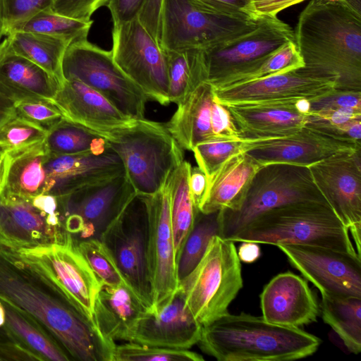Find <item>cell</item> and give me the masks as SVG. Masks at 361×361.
<instances>
[{"label":"cell","mask_w":361,"mask_h":361,"mask_svg":"<svg viewBox=\"0 0 361 361\" xmlns=\"http://www.w3.org/2000/svg\"><path fill=\"white\" fill-rule=\"evenodd\" d=\"M0 300L40 324L71 360L113 361L115 342L102 335L39 264L1 244Z\"/></svg>","instance_id":"1"},{"label":"cell","mask_w":361,"mask_h":361,"mask_svg":"<svg viewBox=\"0 0 361 361\" xmlns=\"http://www.w3.org/2000/svg\"><path fill=\"white\" fill-rule=\"evenodd\" d=\"M293 31L304 69L361 91V0H311Z\"/></svg>","instance_id":"2"},{"label":"cell","mask_w":361,"mask_h":361,"mask_svg":"<svg viewBox=\"0 0 361 361\" xmlns=\"http://www.w3.org/2000/svg\"><path fill=\"white\" fill-rule=\"evenodd\" d=\"M197 344L203 353L219 361H288L313 355L321 340L300 327L228 312L202 326Z\"/></svg>","instance_id":"3"},{"label":"cell","mask_w":361,"mask_h":361,"mask_svg":"<svg viewBox=\"0 0 361 361\" xmlns=\"http://www.w3.org/2000/svg\"><path fill=\"white\" fill-rule=\"evenodd\" d=\"M228 240L276 246L308 245L357 255L348 229L326 202H298L273 209Z\"/></svg>","instance_id":"4"},{"label":"cell","mask_w":361,"mask_h":361,"mask_svg":"<svg viewBox=\"0 0 361 361\" xmlns=\"http://www.w3.org/2000/svg\"><path fill=\"white\" fill-rule=\"evenodd\" d=\"M106 139L139 195L152 196L160 191L184 161L182 148L166 126L145 118L111 132Z\"/></svg>","instance_id":"5"},{"label":"cell","mask_w":361,"mask_h":361,"mask_svg":"<svg viewBox=\"0 0 361 361\" xmlns=\"http://www.w3.org/2000/svg\"><path fill=\"white\" fill-rule=\"evenodd\" d=\"M240 262L235 243L215 235L197 266L178 282L187 309L202 326L228 312L243 286Z\"/></svg>","instance_id":"6"},{"label":"cell","mask_w":361,"mask_h":361,"mask_svg":"<svg viewBox=\"0 0 361 361\" xmlns=\"http://www.w3.org/2000/svg\"><path fill=\"white\" fill-rule=\"evenodd\" d=\"M306 201L326 202L308 167L282 163L262 166L240 207L219 212V236L230 240L259 215L285 204Z\"/></svg>","instance_id":"7"},{"label":"cell","mask_w":361,"mask_h":361,"mask_svg":"<svg viewBox=\"0 0 361 361\" xmlns=\"http://www.w3.org/2000/svg\"><path fill=\"white\" fill-rule=\"evenodd\" d=\"M257 18H238L207 11L193 0H164L160 47L164 50H204L253 30Z\"/></svg>","instance_id":"8"},{"label":"cell","mask_w":361,"mask_h":361,"mask_svg":"<svg viewBox=\"0 0 361 361\" xmlns=\"http://www.w3.org/2000/svg\"><path fill=\"white\" fill-rule=\"evenodd\" d=\"M64 80H77L94 90L121 112L133 119L145 118L147 96L120 70L111 51L87 39L71 43L66 50Z\"/></svg>","instance_id":"9"},{"label":"cell","mask_w":361,"mask_h":361,"mask_svg":"<svg viewBox=\"0 0 361 361\" xmlns=\"http://www.w3.org/2000/svg\"><path fill=\"white\" fill-rule=\"evenodd\" d=\"M109 250L125 281L149 312L153 291L149 262V218L145 198L136 195L99 238Z\"/></svg>","instance_id":"10"},{"label":"cell","mask_w":361,"mask_h":361,"mask_svg":"<svg viewBox=\"0 0 361 361\" xmlns=\"http://www.w3.org/2000/svg\"><path fill=\"white\" fill-rule=\"evenodd\" d=\"M136 195L123 173L58 196L63 227L75 241L100 238Z\"/></svg>","instance_id":"11"},{"label":"cell","mask_w":361,"mask_h":361,"mask_svg":"<svg viewBox=\"0 0 361 361\" xmlns=\"http://www.w3.org/2000/svg\"><path fill=\"white\" fill-rule=\"evenodd\" d=\"M112 57L120 70L148 99L161 105L170 103L164 50L138 18L114 24Z\"/></svg>","instance_id":"12"},{"label":"cell","mask_w":361,"mask_h":361,"mask_svg":"<svg viewBox=\"0 0 361 361\" xmlns=\"http://www.w3.org/2000/svg\"><path fill=\"white\" fill-rule=\"evenodd\" d=\"M294 31L277 16L257 17L251 31L212 48L200 50L204 82L219 80L243 71L289 42Z\"/></svg>","instance_id":"13"},{"label":"cell","mask_w":361,"mask_h":361,"mask_svg":"<svg viewBox=\"0 0 361 361\" xmlns=\"http://www.w3.org/2000/svg\"><path fill=\"white\" fill-rule=\"evenodd\" d=\"M308 168L318 190L348 229L361 257V149L338 152Z\"/></svg>","instance_id":"14"},{"label":"cell","mask_w":361,"mask_h":361,"mask_svg":"<svg viewBox=\"0 0 361 361\" xmlns=\"http://www.w3.org/2000/svg\"><path fill=\"white\" fill-rule=\"evenodd\" d=\"M276 247L322 297L361 298V257L357 255L308 245Z\"/></svg>","instance_id":"15"},{"label":"cell","mask_w":361,"mask_h":361,"mask_svg":"<svg viewBox=\"0 0 361 361\" xmlns=\"http://www.w3.org/2000/svg\"><path fill=\"white\" fill-rule=\"evenodd\" d=\"M244 143L245 152L261 166L282 163L308 167L338 152L361 149V142L310 122L291 135Z\"/></svg>","instance_id":"16"},{"label":"cell","mask_w":361,"mask_h":361,"mask_svg":"<svg viewBox=\"0 0 361 361\" xmlns=\"http://www.w3.org/2000/svg\"><path fill=\"white\" fill-rule=\"evenodd\" d=\"M17 251L39 264L80 310L93 320L94 300L102 284L71 235L64 243Z\"/></svg>","instance_id":"17"},{"label":"cell","mask_w":361,"mask_h":361,"mask_svg":"<svg viewBox=\"0 0 361 361\" xmlns=\"http://www.w3.org/2000/svg\"><path fill=\"white\" fill-rule=\"evenodd\" d=\"M70 235L60 215H49L30 198L0 194V244L16 250L64 243Z\"/></svg>","instance_id":"18"},{"label":"cell","mask_w":361,"mask_h":361,"mask_svg":"<svg viewBox=\"0 0 361 361\" xmlns=\"http://www.w3.org/2000/svg\"><path fill=\"white\" fill-rule=\"evenodd\" d=\"M149 218L148 262L153 309L169 300L178 286L167 181L152 196H144Z\"/></svg>","instance_id":"19"},{"label":"cell","mask_w":361,"mask_h":361,"mask_svg":"<svg viewBox=\"0 0 361 361\" xmlns=\"http://www.w3.org/2000/svg\"><path fill=\"white\" fill-rule=\"evenodd\" d=\"M202 328L187 309L184 293L178 286L169 300L154 311H147L142 314L123 341L163 348L190 349L198 343Z\"/></svg>","instance_id":"20"},{"label":"cell","mask_w":361,"mask_h":361,"mask_svg":"<svg viewBox=\"0 0 361 361\" xmlns=\"http://www.w3.org/2000/svg\"><path fill=\"white\" fill-rule=\"evenodd\" d=\"M336 87L332 79L316 76L302 67L250 82L214 89V100L223 105L276 100L317 99Z\"/></svg>","instance_id":"21"},{"label":"cell","mask_w":361,"mask_h":361,"mask_svg":"<svg viewBox=\"0 0 361 361\" xmlns=\"http://www.w3.org/2000/svg\"><path fill=\"white\" fill-rule=\"evenodd\" d=\"M262 317L269 322L300 327L317 322V299L305 279L286 271L275 276L260 294Z\"/></svg>","instance_id":"22"},{"label":"cell","mask_w":361,"mask_h":361,"mask_svg":"<svg viewBox=\"0 0 361 361\" xmlns=\"http://www.w3.org/2000/svg\"><path fill=\"white\" fill-rule=\"evenodd\" d=\"M299 99L224 105L245 142H257L291 135L303 127L309 114L297 108Z\"/></svg>","instance_id":"23"},{"label":"cell","mask_w":361,"mask_h":361,"mask_svg":"<svg viewBox=\"0 0 361 361\" xmlns=\"http://www.w3.org/2000/svg\"><path fill=\"white\" fill-rule=\"evenodd\" d=\"M44 165L52 183L48 194L56 197L126 173L121 158L109 145L101 151L72 155L49 154Z\"/></svg>","instance_id":"24"},{"label":"cell","mask_w":361,"mask_h":361,"mask_svg":"<svg viewBox=\"0 0 361 361\" xmlns=\"http://www.w3.org/2000/svg\"><path fill=\"white\" fill-rule=\"evenodd\" d=\"M52 101L66 118L105 139L111 132L137 120L126 116L101 94L77 80H65Z\"/></svg>","instance_id":"25"},{"label":"cell","mask_w":361,"mask_h":361,"mask_svg":"<svg viewBox=\"0 0 361 361\" xmlns=\"http://www.w3.org/2000/svg\"><path fill=\"white\" fill-rule=\"evenodd\" d=\"M61 85L40 66L13 52L6 37L0 42V92L14 103L31 97L52 100Z\"/></svg>","instance_id":"26"},{"label":"cell","mask_w":361,"mask_h":361,"mask_svg":"<svg viewBox=\"0 0 361 361\" xmlns=\"http://www.w3.org/2000/svg\"><path fill=\"white\" fill-rule=\"evenodd\" d=\"M147 311L130 286L102 285L93 307V321L106 339L123 341L136 321Z\"/></svg>","instance_id":"27"},{"label":"cell","mask_w":361,"mask_h":361,"mask_svg":"<svg viewBox=\"0 0 361 361\" xmlns=\"http://www.w3.org/2000/svg\"><path fill=\"white\" fill-rule=\"evenodd\" d=\"M214 101L213 87L202 82L178 104L165 126L182 149L192 151L197 144L215 137L211 125Z\"/></svg>","instance_id":"28"},{"label":"cell","mask_w":361,"mask_h":361,"mask_svg":"<svg viewBox=\"0 0 361 361\" xmlns=\"http://www.w3.org/2000/svg\"><path fill=\"white\" fill-rule=\"evenodd\" d=\"M260 166L245 152L233 156L208 181L199 210L208 214L237 209Z\"/></svg>","instance_id":"29"},{"label":"cell","mask_w":361,"mask_h":361,"mask_svg":"<svg viewBox=\"0 0 361 361\" xmlns=\"http://www.w3.org/2000/svg\"><path fill=\"white\" fill-rule=\"evenodd\" d=\"M8 166L2 192L25 198L48 194L52 187L45 168L49 152L44 142L7 150Z\"/></svg>","instance_id":"30"},{"label":"cell","mask_w":361,"mask_h":361,"mask_svg":"<svg viewBox=\"0 0 361 361\" xmlns=\"http://www.w3.org/2000/svg\"><path fill=\"white\" fill-rule=\"evenodd\" d=\"M6 38L13 52L40 66L63 84L65 80L62 62L70 45L68 42L47 35L23 31L10 32Z\"/></svg>","instance_id":"31"},{"label":"cell","mask_w":361,"mask_h":361,"mask_svg":"<svg viewBox=\"0 0 361 361\" xmlns=\"http://www.w3.org/2000/svg\"><path fill=\"white\" fill-rule=\"evenodd\" d=\"M6 312L4 326L14 341L38 355L42 361L71 360L54 338L37 321L1 301Z\"/></svg>","instance_id":"32"},{"label":"cell","mask_w":361,"mask_h":361,"mask_svg":"<svg viewBox=\"0 0 361 361\" xmlns=\"http://www.w3.org/2000/svg\"><path fill=\"white\" fill-rule=\"evenodd\" d=\"M189 162L183 161L171 173L167 183L170 195V215L173 235L176 259L188 235L190 232L197 209L192 200L189 176Z\"/></svg>","instance_id":"33"},{"label":"cell","mask_w":361,"mask_h":361,"mask_svg":"<svg viewBox=\"0 0 361 361\" xmlns=\"http://www.w3.org/2000/svg\"><path fill=\"white\" fill-rule=\"evenodd\" d=\"M319 311L348 350L355 355L361 351V298L322 297Z\"/></svg>","instance_id":"34"},{"label":"cell","mask_w":361,"mask_h":361,"mask_svg":"<svg viewBox=\"0 0 361 361\" xmlns=\"http://www.w3.org/2000/svg\"><path fill=\"white\" fill-rule=\"evenodd\" d=\"M44 142L49 153L54 155L101 151L109 145L99 134L66 118L47 132Z\"/></svg>","instance_id":"35"},{"label":"cell","mask_w":361,"mask_h":361,"mask_svg":"<svg viewBox=\"0 0 361 361\" xmlns=\"http://www.w3.org/2000/svg\"><path fill=\"white\" fill-rule=\"evenodd\" d=\"M304 66L295 41L289 42L243 71L228 75L212 85L214 89L233 87Z\"/></svg>","instance_id":"36"},{"label":"cell","mask_w":361,"mask_h":361,"mask_svg":"<svg viewBox=\"0 0 361 361\" xmlns=\"http://www.w3.org/2000/svg\"><path fill=\"white\" fill-rule=\"evenodd\" d=\"M170 102L178 104L204 82L200 50H164Z\"/></svg>","instance_id":"37"},{"label":"cell","mask_w":361,"mask_h":361,"mask_svg":"<svg viewBox=\"0 0 361 361\" xmlns=\"http://www.w3.org/2000/svg\"><path fill=\"white\" fill-rule=\"evenodd\" d=\"M215 235L219 236V212L205 214L197 210L193 226L176 260L178 282L197 266Z\"/></svg>","instance_id":"38"},{"label":"cell","mask_w":361,"mask_h":361,"mask_svg":"<svg viewBox=\"0 0 361 361\" xmlns=\"http://www.w3.org/2000/svg\"><path fill=\"white\" fill-rule=\"evenodd\" d=\"M92 23V20H80L61 15L51 8L35 14L13 27L8 32L23 31L41 33L63 39L71 44L86 39Z\"/></svg>","instance_id":"39"},{"label":"cell","mask_w":361,"mask_h":361,"mask_svg":"<svg viewBox=\"0 0 361 361\" xmlns=\"http://www.w3.org/2000/svg\"><path fill=\"white\" fill-rule=\"evenodd\" d=\"M192 152L209 181L230 158L245 152V143L241 139L216 137L197 144Z\"/></svg>","instance_id":"40"},{"label":"cell","mask_w":361,"mask_h":361,"mask_svg":"<svg viewBox=\"0 0 361 361\" xmlns=\"http://www.w3.org/2000/svg\"><path fill=\"white\" fill-rule=\"evenodd\" d=\"M75 242L80 252L102 285L115 286L126 283L113 256L99 238Z\"/></svg>","instance_id":"41"},{"label":"cell","mask_w":361,"mask_h":361,"mask_svg":"<svg viewBox=\"0 0 361 361\" xmlns=\"http://www.w3.org/2000/svg\"><path fill=\"white\" fill-rule=\"evenodd\" d=\"M204 357L189 349H175L132 342L116 345L113 361H203Z\"/></svg>","instance_id":"42"},{"label":"cell","mask_w":361,"mask_h":361,"mask_svg":"<svg viewBox=\"0 0 361 361\" xmlns=\"http://www.w3.org/2000/svg\"><path fill=\"white\" fill-rule=\"evenodd\" d=\"M16 116L46 131L65 118L52 100L40 97L26 98L14 103Z\"/></svg>","instance_id":"43"},{"label":"cell","mask_w":361,"mask_h":361,"mask_svg":"<svg viewBox=\"0 0 361 361\" xmlns=\"http://www.w3.org/2000/svg\"><path fill=\"white\" fill-rule=\"evenodd\" d=\"M47 131L16 116L0 127V145L18 149L44 141Z\"/></svg>","instance_id":"44"},{"label":"cell","mask_w":361,"mask_h":361,"mask_svg":"<svg viewBox=\"0 0 361 361\" xmlns=\"http://www.w3.org/2000/svg\"><path fill=\"white\" fill-rule=\"evenodd\" d=\"M54 2V0H4L6 35L13 27L35 14L52 9Z\"/></svg>","instance_id":"45"},{"label":"cell","mask_w":361,"mask_h":361,"mask_svg":"<svg viewBox=\"0 0 361 361\" xmlns=\"http://www.w3.org/2000/svg\"><path fill=\"white\" fill-rule=\"evenodd\" d=\"M339 108L361 109V91L335 89L322 97L310 101V113Z\"/></svg>","instance_id":"46"},{"label":"cell","mask_w":361,"mask_h":361,"mask_svg":"<svg viewBox=\"0 0 361 361\" xmlns=\"http://www.w3.org/2000/svg\"><path fill=\"white\" fill-rule=\"evenodd\" d=\"M109 0H54L52 10L61 15L80 20H91L92 15L99 8L106 6Z\"/></svg>","instance_id":"47"},{"label":"cell","mask_w":361,"mask_h":361,"mask_svg":"<svg viewBox=\"0 0 361 361\" xmlns=\"http://www.w3.org/2000/svg\"><path fill=\"white\" fill-rule=\"evenodd\" d=\"M211 12L238 18H255L251 12L252 0H193Z\"/></svg>","instance_id":"48"},{"label":"cell","mask_w":361,"mask_h":361,"mask_svg":"<svg viewBox=\"0 0 361 361\" xmlns=\"http://www.w3.org/2000/svg\"><path fill=\"white\" fill-rule=\"evenodd\" d=\"M211 125L215 137L241 139L240 132L227 108L215 100L212 104Z\"/></svg>","instance_id":"49"},{"label":"cell","mask_w":361,"mask_h":361,"mask_svg":"<svg viewBox=\"0 0 361 361\" xmlns=\"http://www.w3.org/2000/svg\"><path fill=\"white\" fill-rule=\"evenodd\" d=\"M164 0H146L137 17L140 23L160 46Z\"/></svg>","instance_id":"50"},{"label":"cell","mask_w":361,"mask_h":361,"mask_svg":"<svg viewBox=\"0 0 361 361\" xmlns=\"http://www.w3.org/2000/svg\"><path fill=\"white\" fill-rule=\"evenodd\" d=\"M146 0H109L106 6L114 24L130 22L137 18Z\"/></svg>","instance_id":"51"},{"label":"cell","mask_w":361,"mask_h":361,"mask_svg":"<svg viewBox=\"0 0 361 361\" xmlns=\"http://www.w3.org/2000/svg\"><path fill=\"white\" fill-rule=\"evenodd\" d=\"M305 0H252L251 12L255 18L277 16L283 10Z\"/></svg>","instance_id":"52"},{"label":"cell","mask_w":361,"mask_h":361,"mask_svg":"<svg viewBox=\"0 0 361 361\" xmlns=\"http://www.w3.org/2000/svg\"><path fill=\"white\" fill-rule=\"evenodd\" d=\"M30 361L42 359L33 352L14 341L0 342V361Z\"/></svg>","instance_id":"53"},{"label":"cell","mask_w":361,"mask_h":361,"mask_svg":"<svg viewBox=\"0 0 361 361\" xmlns=\"http://www.w3.org/2000/svg\"><path fill=\"white\" fill-rule=\"evenodd\" d=\"M208 187V179L205 173L198 167H191L189 176V188L193 204L197 209L205 196Z\"/></svg>","instance_id":"54"},{"label":"cell","mask_w":361,"mask_h":361,"mask_svg":"<svg viewBox=\"0 0 361 361\" xmlns=\"http://www.w3.org/2000/svg\"><path fill=\"white\" fill-rule=\"evenodd\" d=\"M237 252L240 260L245 263H252L261 255L259 244L253 242H241Z\"/></svg>","instance_id":"55"},{"label":"cell","mask_w":361,"mask_h":361,"mask_svg":"<svg viewBox=\"0 0 361 361\" xmlns=\"http://www.w3.org/2000/svg\"><path fill=\"white\" fill-rule=\"evenodd\" d=\"M15 116L14 102L0 92V127Z\"/></svg>","instance_id":"56"},{"label":"cell","mask_w":361,"mask_h":361,"mask_svg":"<svg viewBox=\"0 0 361 361\" xmlns=\"http://www.w3.org/2000/svg\"><path fill=\"white\" fill-rule=\"evenodd\" d=\"M8 161H9V159H8L7 151H5V152L1 153L0 154V194L3 191L4 185H5Z\"/></svg>","instance_id":"57"},{"label":"cell","mask_w":361,"mask_h":361,"mask_svg":"<svg viewBox=\"0 0 361 361\" xmlns=\"http://www.w3.org/2000/svg\"><path fill=\"white\" fill-rule=\"evenodd\" d=\"M5 35L4 0H0V41Z\"/></svg>","instance_id":"58"},{"label":"cell","mask_w":361,"mask_h":361,"mask_svg":"<svg viewBox=\"0 0 361 361\" xmlns=\"http://www.w3.org/2000/svg\"><path fill=\"white\" fill-rule=\"evenodd\" d=\"M4 341H14L16 342L13 338H12L11 335L7 330L5 326H3L0 327V342Z\"/></svg>","instance_id":"59"},{"label":"cell","mask_w":361,"mask_h":361,"mask_svg":"<svg viewBox=\"0 0 361 361\" xmlns=\"http://www.w3.org/2000/svg\"><path fill=\"white\" fill-rule=\"evenodd\" d=\"M6 321V312L4 307L0 300V327L4 326Z\"/></svg>","instance_id":"60"},{"label":"cell","mask_w":361,"mask_h":361,"mask_svg":"<svg viewBox=\"0 0 361 361\" xmlns=\"http://www.w3.org/2000/svg\"><path fill=\"white\" fill-rule=\"evenodd\" d=\"M7 150H8L7 147L0 145V154Z\"/></svg>","instance_id":"61"}]
</instances>
